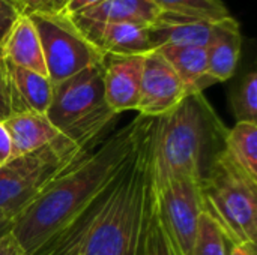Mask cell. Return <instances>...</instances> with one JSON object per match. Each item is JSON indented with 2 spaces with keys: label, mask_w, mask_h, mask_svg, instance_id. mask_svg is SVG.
<instances>
[{
  "label": "cell",
  "mask_w": 257,
  "mask_h": 255,
  "mask_svg": "<svg viewBox=\"0 0 257 255\" xmlns=\"http://www.w3.org/2000/svg\"><path fill=\"white\" fill-rule=\"evenodd\" d=\"M151 119L137 116L54 177L14 219L26 255H39L71 228L131 161Z\"/></svg>",
  "instance_id": "6da1fadb"
},
{
  "label": "cell",
  "mask_w": 257,
  "mask_h": 255,
  "mask_svg": "<svg viewBox=\"0 0 257 255\" xmlns=\"http://www.w3.org/2000/svg\"><path fill=\"white\" fill-rule=\"evenodd\" d=\"M151 122L131 161L108 189L39 255H142L154 200L149 165Z\"/></svg>",
  "instance_id": "7a4b0ae2"
},
{
  "label": "cell",
  "mask_w": 257,
  "mask_h": 255,
  "mask_svg": "<svg viewBox=\"0 0 257 255\" xmlns=\"http://www.w3.org/2000/svg\"><path fill=\"white\" fill-rule=\"evenodd\" d=\"M221 125L203 93L188 95L173 111L152 119L149 165L152 185L166 180L202 182L224 141Z\"/></svg>",
  "instance_id": "3957f363"
},
{
  "label": "cell",
  "mask_w": 257,
  "mask_h": 255,
  "mask_svg": "<svg viewBox=\"0 0 257 255\" xmlns=\"http://www.w3.org/2000/svg\"><path fill=\"white\" fill-rule=\"evenodd\" d=\"M203 212L220 227L227 245L254 243L257 236V182L220 150L200 182Z\"/></svg>",
  "instance_id": "277c9868"
},
{
  "label": "cell",
  "mask_w": 257,
  "mask_h": 255,
  "mask_svg": "<svg viewBox=\"0 0 257 255\" xmlns=\"http://www.w3.org/2000/svg\"><path fill=\"white\" fill-rule=\"evenodd\" d=\"M47 117L63 135L101 143L117 119L104 101L102 62L53 84Z\"/></svg>",
  "instance_id": "5b68a950"
},
{
  "label": "cell",
  "mask_w": 257,
  "mask_h": 255,
  "mask_svg": "<svg viewBox=\"0 0 257 255\" xmlns=\"http://www.w3.org/2000/svg\"><path fill=\"white\" fill-rule=\"evenodd\" d=\"M98 144L60 134L36 152L8 159L0 165V209L17 215L54 177Z\"/></svg>",
  "instance_id": "8992f818"
},
{
  "label": "cell",
  "mask_w": 257,
  "mask_h": 255,
  "mask_svg": "<svg viewBox=\"0 0 257 255\" xmlns=\"http://www.w3.org/2000/svg\"><path fill=\"white\" fill-rule=\"evenodd\" d=\"M27 17L39 36L47 75L53 84L102 62L104 54L83 36L71 17L63 14H33Z\"/></svg>",
  "instance_id": "52a82bcc"
},
{
  "label": "cell",
  "mask_w": 257,
  "mask_h": 255,
  "mask_svg": "<svg viewBox=\"0 0 257 255\" xmlns=\"http://www.w3.org/2000/svg\"><path fill=\"white\" fill-rule=\"evenodd\" d=\"M152 192L163 219L181 251L184 255H191L203 213L200 182L185 179L166 180L161 185H152Z\"/></svg>",
  "instance_id": "ba28073f"
},
{
  "label": "cell",
  "mask_w": 257,
  "mask_h": 255,
  "mask_svg": "<svg viewBox=\"0 0 257 255\" xmlns=\"http://www.w3.org/2000/svg\"><path fill=\"white\" fill-rule=\"evenodd\" d=\"M187 96L182 81L169 62L158 51L145 54L139 114L149 119L161 117L173 111Z\"/></svg>",
  "instance_id": "9c48e42d"
},
{
  "label": "cell",
  "mask_w": 257,
  "mask_h": 255,
  "mask_svg": "<svg viewBox=\"0 0 257 255\" xmlns=\"http://www.w3.org/2000/svg\"><path fill=\"white\" fill-rule=\"evenodd\" d=\"M145 54L117 56L105 54L102 59L104 101L107 107L120 114L137 111L140 98V83L143 72Z\"/></svg>",
  "instance_id": "30bf717a"
},
{
  "label": "cell",
  "mask_w": 257,
  "mask_h": 255,
  "mask_svg": "<svg viewBox=\"0 0 257 255\" xmlns=\"http://www.w3.org/2000/svg\"><path fill=\"white\" fill-rule=\"evenodd\" d=\"M83 36L104 56H134L154 51L148 26L126 23H105L81 17H71Z\"/></svg>",
  "instance_id": "8fae6325"
},
{
  "label": "cell",
  "mask_w": 257,
  "mask_h": 255,
  "mask_svg": "<svg viewBox=\"0 0 257 255\" xmlns=\"http://www.w3.org/2000/svg\"><path fill=\"white\" fill-rule=\"evenodd\" d=\"M212 26L214 23L203 18L161 11L157 20L148 26V33L154 51L166 45L205 48L209 42Z\"/></svg>",
  "instance_id": "7c38bea8"
},
{
  "label": "cell",
  "mask_w": 257,
  "mask_h": 255,
  "mask_svg": "<svg viewBox=\"0 0 257 255\" xmlns=\"http://www.w3.org/2000/svg\"><path fill=\"white\" fill-rule=\"evenodd\" d=\"M2 122L11 141L9 159L36 152L60 135L45 113L33 110L12 113Z\"/></svg>",
  "instance_id": "4fadbf2b"
},
{
  "label": "cell",
  "mask_w": 257,
  "mask_h": 255,
  "mask_svg": "<svg viewBox=\"0 0 257 255\" xmlns=\"http://www.w3.org/2000/svg\"><path fill=\"white\" fill-rule=\"evenodd\" d=\"M242 47L239 23L233 18H224L214 23L206 50L208 74L215 83L227 81L233 77Z\"/></svg>",
  "instance_id": "5bb4252c"
},
{
  "label": "cell",
  "mask_w": 257,
  "mask_h": 255,
  "mask_svg": "<svg viewBox=\"0 0 257 255\" xmlns=\"http://www.w3.org/2000/svg\"><path fill=\"white\" fill-rule=\"evenodd\" d=\"M0 51L6 62L48 77L39 36L27 15H21L15 21L3 39Z\"/></svg>",
  "instance_id": "9a60e30c"
},
{
  "label": "cell",
  "mask_w": 257,
  "mask_h": 255,
  "mask_svg": "<svg viewBox=\"0 0 257 255\" xmlns=\"http://www.w3.org/2000/svg\"><path fill=\"white\" fill-rule=\"evenodd\" d=\"M158 51L178 74L188 95L203 93V90L215 81L208 74L206 50L203 47H179L166 45Z\"/></svg>",
  "instance_id": "2e32d148"
},
{
  "label": "cell",
  "mask_w": 257,
  "mask_h": 255,
  "mask_svg": "<svg viewBox=\"0 0 257 255\" xmlns=\"http://www.w3.org/2000/svg\"><path fill=\"white\" fill-rule=\"evenodd\" d=\"M6 66L12 87L14 113L33 110L47 114L53 96V83L50 78L9 62H6Z\"/></svg>",
  "instance_id": "e0dca14e"
},
{
  "label": "cell",
  "mask_w": 257,
  "mask_h": 255,
  "mask_svg": "<svg viewBox=\"0 0 257 255\" xmlns=\"http://www.w3.org/2000/svg\"><path fill=\"white\" fill-rule=\"evenodd\" d=\"M160 12L161 9L152 0H102L75 17L105 23L149 26L157 20Z\"/></svg>",
  "instance_id": "ac0fdd59"
},
{
  "label": "cell",
  "mask_w": 257,
  "mask_h": 255,
  "mask_svg": "<svg viewBox=\"0 0 257 255\" xmlns=\"http://www.w3.org/2000/svg\"><path fill=\"white\" fill-rule=\"evenodd\" d=\"M226 155L254 182H257V123L236 122L224 134Z\"/></svg>",
  "instance_id": "d6986e66"
},
{
  "label": "cell",
  "mask_w": 257,
  "mask_h": 255,
  "mask_svg": "<svg viewBox=\"0 0 257 255\" xmlns=\"http://www.w3.org/2000/svg\"><path fill=\"white\" fill-rule=\"evenodd\" d=\"M142 255H184L172 231L163 219L155 197L152 200V210L143 239Z\"/></svg>",
  "instance_id": "ffe728a7"
},
{
  "label": "cell",
  "mask_w": 257,
  "mask_h": 255,
  "mask_svg": "<svg viewBox=\"0 0 257 255\" xmlns=\"http://www.w3.org/2000/svg\"><path fill=\"white\" fill-rule=\"evenodd\" d=\"M163 12H173L196 18H203L211 23L232 17L221 0H152Z\"/></svg>",
  "instance_id": "44dd1931"
},
{
  "label": "cell",
  "mask_w": 257,
  "mask_h": 255,
  "mask_svg": "<svg viewBox=\"0 0 257 255\" xmlns=\"http://www.w3.org/2000/svg\"><path fill=\"white\" fill-rule=\"evenodd\" d=\"M232 111L236 122H257V74H245L232 95Z\"/></svg>",
  "instance_id": "7402d4cb"
},
{
  "label": "cell",
  "mask_w": 257,
  "mask_h": 255,
  "mask_svg": "<svg viewBox=\"0 0 257 255\" xmlns=\"http://www.w3.org/2000/svg\"><path fill=\"white\" fill-rule=\"evenodd\" d=\"M191 255H227V240L220 227L205 212L199 221V231Z\"/></svg>",
  "instance_id": "603a6c76"
},
{
  "label": "cell",
  "mask_w": 257,
  "mask_h": 255,
  "mask_svg": "<svg viewBox=\"0 0 257 255\" xmlns=\"http://www.w3.org/2000/svg\"><path fill=\"white\" fill-rule=\"evenodd\" d=\"M14 113V98H12V87L8 74L6 60L0 51V120L6 119Z\"/></svg>",
  "instance_id": "cb8c5ba5"
},
{
  "label": "cell",
  "mask_w": 257,
  "mask_h": 255,
  "mask_svg": "<svg viewBox=\"0 0 257 255\" xmlns=\"http://www.w3.org/2000/svg\"><path fill=\"white\" fill-rule=\"evenodd\" d=\"M23 15L33 14H62L66 0H17Z\"/></svg>",
  "instance_id": "d4e9b609"
},
{
  "label": "cell",
  "mask_w": 257,
  "mask_h": 255,
  "mask_svg": "<svg viewBox=\"0 0 257 255\" xmlns=\"http://www.w3.org/2000/svg\"><path fill=\"white\" fill-rule=\"evenodd\" d=\"M21 15L23 11L17 0H0V45Z\"/></svg>",
  "instance_id": "484cf974"
},
{
  "label": "cell",
  "mask_w": 257,
  "mask_h": 255,
  "mask_svg": "<svg viewBox=\"0 0 257 255\" xmlns=\"http://www.w3.org/2000/svg\"><path fill=\"white\" fill-rule=\"evenodd\" d=\"M0 255H26L20 240L12 231H8L0 236Z\"/></svg>",
  "instance_id": "4316f807"
},
{
  "label": "cell",
  "mask_w": 257,
  "mask_h": 255,
  "mask_svg": "<svg viewBox=\"0 0 257 255\" xmlns=\"http://www.w3.org/2000/svg\"><path fill=\"white\" fill-rule=\"evenodd\" d=\"M101 2L102 0H66L62 14L68 15V17H75V15H80L84 11L93 8L95 5H98Z\"/></svg>",
  "instance_id": "83f0119b"
},
{
  "label": "cell",
  "mask_w": 257,
  "mask_h": 255,
  "mask_svg": "<svg viewBox=\"0 0 257 255\" xmlns=\"http://www.w3.org/2000/svg\"><path fill=\"white\" fill-rule=\"evenodd\" d=\"M11 156V141L9 135L3 126V122L0 120V165L5 164Z\"/></svg>",
  "instance_id": "f1b7e54d"
},
{
  "label": "cell",
  "mask_w": 257,
  "mask_h": 255,
  "mask_svg": "<svg viewBox=\"0 0 257 255\" xmlns=\"http://www.w3.org/2000/svg\"><path fill=\"white\" fill-rule=\"evenodd\" d=\"M14 219H15V212L8 209H0V236L8 231H12Z\"/></svg>",
  "instance_id": "f546056e"
},
{
  "label": "cell",
  "mask_w": 257,
  "mask_h": 255,
  "mask_svg": "<svg viewBox=\"0 0 257 255\" xmlns=\"http://www.w3.org/2000/svg\"><path fill=\"white\" fill-rule=\"evenodd\" d=\"M227 255H256V245L254 243H236L230 245Z\"/></svg>",
  "instance_id": "4dcf8cb0"
}]
</instances>
